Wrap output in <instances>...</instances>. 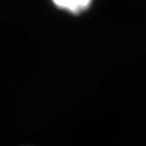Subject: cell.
Segmentation results:
<instances>
[{"mask_svg": "<svg viewBox=\"0 0 146 146\" xmlns=\"http://www.w3.org/2000/svg\"><path fill=\"white\" fill-rule=\"evenodd\" d=\"M58 7L68 10L71 13H80L87 9L91 0H53Z\"/></svg>", "mask_w": 146, "mask_h": 146, "instance_id": "1", "label": "cell"}]
</instances>
